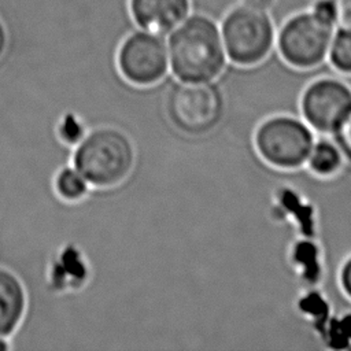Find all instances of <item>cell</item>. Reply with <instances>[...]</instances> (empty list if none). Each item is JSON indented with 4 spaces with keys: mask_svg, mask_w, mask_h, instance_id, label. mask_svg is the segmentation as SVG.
<instances>
[{
    "mask_svg": "<svg viewBox=\"0 0 351 351\" xmlns=\"http://www.w3.org/2000/svg\"><path fill=\"white\" fill-rule=\"evenodd\" d=\"M169 66L178 81H214L226 66L219 25L207 14L195 12L176 26L167 38Z\"/></svg>",
    "mask_w": 351,
    "mask_h": 351,
    "instance_id": "cell-1",
    "label": "cell"
},
{
    "mask_svg": "<svg viewBox=\"0 0 351 351\" xmlns=\"http://www.w3.org/2000/svg\"><path fill=\"white\" fill-rule=\"evenodd\" d=\"M73 166L89 185L112 188L130 174L134 166V148L123 132L99 128L85 134L77 144Z\"/></svg>",
    "mask_w": 351,
    "mask_h": 351,
    "instance_id": "cell-2",
    "label": "cell"
},
{
    "mask_svg": "<svg viewBox=\"0 0 351 351\" xmlns=\"http://www.w3.org/2000/svg\"><path fill=\"white\" fill-rule=\"evenodd\" d=\"M228 60L239 66L263 62L276 44V27L269 11L236 4L219 22Z\"/></svg>",
    "mask_w": 351,
    "mask_h": 351,
    "instance_id": "cell-3",
    "label": "cell"
},
{
    "mask_svg": "<svg viewBox=\"0 0 351 351\" xmlns=\"http://www.w3.org/2000/svg\"><path fill=\"white\" fill-rule=\"evenodd\" d=\"M335 26L317 18L310 10L288 16L276 32V47L281 59L300 70L314 69L328 55Z\"/></svg>",
    "mask_w": 351,
    "mask_h": 351,
    "instance_id": "cell-4",
    "label": "cell"
},
{
    "mask_svg": "<svg viewBox=\"0 0 351 351\" xmlns=\"http://www.w3.org/2000/svg\"><path fill=\"white\" fill-rule=\"evenodd\" d=\"M166 111L170 122L180 132L200 136L219 123L223 100L213 81H180L167 95Z\"/></svg>",
    "mask_w": 351,
    "mask_h": 351,
    "instance_id": "cell-5",
    "label": "cell"
},
{
    "mask_svg": "<svg viewBox=\"0 0 351 351\" xmlns=\"http://www.w3.org/2000/svg\"><path fill=\"white\" fill-rule=\"evenodd\" d=\"M254 141L259 156L266 163L287 170L304 165L314 145L308 125L287 115L263 121L255 132Z\"/></svg>",
    "mask_w": 351,
    "mask_h": 351,
    "instance_id": "cell-6",
    "label": "cell"
},
{
    "mask_svg": "<svg viewBox=\"0 0 351 351\" xmlns=\"http://www.w3.org/2000/svg\"><path fill=\"white\" fill-rule=\"evenodd\" d=\"M117 66L128 82L137 86L155 85L169 69L167 45L159 34L132 32L118 47Z\"/></svg>",
    "mask_w": 351,
    "mask_h": 351,
    "instance_id": "cell-7",
    "label": "cell"
},
{
    "mask_svg": "<svg viewBox=\"0 0 351 351\" xmlns=\"http://www.w3.org/2000/svg\"><path fill=\"white\" fill-rule=\"evenodd\" d=\"M302 114L318 132L335 133L351 111V88L336 78H321L303 92Z\"/></svg>",
    "mask_w": 351,
    "mask_h": 351,
    "instance_id": "cell-8",
    "label": "cell"
},
{
    "mask_svg": "<svg viewBox=\"0 0 351 351\" xmlns=\"http://www.w3.org/2000/svg\"><path fill=\"white\" fill-rule=\"evenodd\" d=\"M136 26L159 34H169L191 12L192 0H128Z\"/></svg>",
    "mask_w": 351,
    "mask_h": 351,
    "instance_id": "cell-9",
    "label": "cell"
},
{
    "mask_svg": "<svg viewBox=\"0 0 351 351\" xmlns=\"http://www.w3.org/2000/svg\"><path fill=\"white\" fill-rule=\"evenodd\" d=\"M26 310V292L21 280L0 267V336L10 337L22 322Z\"/></svg>",
    "mask_w": 351,
    "mask_h": 351,
    "instance_id": "cell-10",
    "label": "cell"
},
{
    "mask_svg": "<svg viewBox=\"0 0 351 351\" xmlns=\"http://www.w3.org/2000/svg\"><path fill=\"white\" fill-rule=\"evenodd\" d=\"M341 162L343 154L337 144L326 140L315 143L307 158L308 169L321 177L335 174L341 167Z\"/></svg>",
    "mask_w": 351,
    "mask_h": 351,
    "instance_id": "cell-11",
    "label": "cell"
},
{
    "mask_svg": "<svg viewBox=\"0 0 351 351\" xmlns=\"http://www.w3.org/2000/svg\"><path fill=\"white\" fill-rule=\"evenodd\" d=\"M53 185L58 196L66 202L81 200L89 191L88 181L74 166H67L59 170Z\"/></svg>",
    "mask_w": 351,
    "mask_h": 351,
    "instance_id": "cell-12",
    "label": "cell"
},
{
    "mask_svg": "<svg viewBox=\"0 0 351 351\" xmlns=\"http://www.w3.org/2000/svg\"><path fill=\"white\" fill-rule=\"evenodd\" d=\"M326 58L337 71L351 74V27H335Z\"/></svg>",
    "mask_w": 351,
    "mask_h": 351,
    "instance_id": "cell-13",
    "label": "cell"
},
{
    "mask_svg": "<svg viewBox=\"0 0 351 351\" xmlns=\"http://www.w3.org/2000/svg\"><path fill=\"white\" fill-rule=\"evenodd\" d=\"M58 134L66 144H78L85 136V128L82 122L73 114L63 117L58 126Z\"/></svg>",
    "mask_w": 351,
    "mask_h": 351,
    "instance_id": "cell-14",
    "label": "cell"
},
{
    "mask_svg": "<svg viewBox=\"0 0 351 351\" xmlns=\"http://www.w3.org/2000/svg\"><path fill=\"white\" fill-rule=\"evenodd\" d=\"M308 10L321 21L335 27L337 26V15L333 0H315Z\"/></svg>",
    "mask_w": 351,
    "mask_h": 351,
    "instance_id": "cell-15",
    "label": "cell"
},
{
    "mask_svg": "<svg viewBox=\"0 0 351 351\" xmlns=\"http://www.w3.org/2000/svg\"><path fill=\"white\" fill-rule=\"evenodd\" d=\"M335 133L337 147L340 148L341 154L351 160V111L348 112V115L344 118V121Z\"/></svg>",
    "mask_w": 351,
    "mask_h": 351,
    "instance_id": "cell-16",
    "label": "cell"
},
{
    "mask_svg": "<svg viewBox=\"0 0 351 351\" xmlns=\"http://www.w3.org/2000/svg\"><path fill=\"white\" fill-rule=\"evenodd\" d=\"M337 15V26L351 27V0H333Z\"/></svg>",
    "mask_w": 351,
    "mask_h": 351,
    "instance_id": "cell-17",
    "label": "cell"
},
{
    "mask_svg": "<svg viewBox=\"0 0 351 351\" xmlns=\"http://www.w3.org/2000/svg\"><path fill=\"white\" fill-rule=\"evenodd\" d=\"M340 284L348 298H351V256L344 262L340 270Z\"/></svg>",
    "mask_w": 351,
    "mask_h": 351,
    "instance_id": "cell-18",
    "label": "cell"
},
{
    "mask_svg": "<svg viewBox=\"0 0 351 351\" xmlns=\"http://www.w3.org/2000/svg\"><path fill=\"white\" fill-rule=\"evenodd\" d=\"M241 4H245L251 8L262 10V11H270L276 3V0H240Z\"/></svg>",
    "mask_w": 351,
    "mask_h": 351,
    "instance_id": "cell-19",
    "label": "cell"
},
{
    "mask_svg": "<svg viewBox=\"0 0 351 351\" xmlns=\"http://www.w3.org/2000/svg\"><path fill=\"white\" fill-rule=\"evenodd\" d=\"M8 45V30L5 27L4 21L0 16V59L4 56L5 49Z\"/></svg>",
    "mask_w": 351,
    "mask_h": 351,
    "instance_id": "cell-20",
    "label": "cell"
},
{
    "mask_svg": "<svg viewBox=\"0 0 351 351\" xmlns=\"http://www.w3.org/2000/svg\"><path fill=\"white\" fill-rule=\"evenodd\" d=\"M8 348H10V344L7 343L5 337H1V336H0V351H5V350H8Z\"/></svg>",
    "mask_w": 351,
    "mask_h": 351,
    "instance_id": "cell-21",
    "label": "cell"
}]
</instances>
